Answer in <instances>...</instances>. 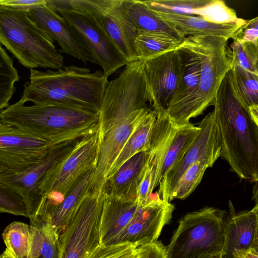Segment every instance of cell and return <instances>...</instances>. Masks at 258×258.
<instances>
[{"label": "cell", "mask_w": 258, "mask_h": 258, "mask_svg": "<svg viewBox=\"0 0 258 258\" xmlns=\"http://www.w3.org/2000/svg\"><path fill=\"white\" fill-rule=\"evenodd\" d=\"M231 69L221 84L212 111L221 143V157L240 178L258 181V126L235 90Z\"/></svg>", "instance_id": "obj_1"}, {"label": "cell", "mask_w": 258, "mask_h": 258, "mask_svg": "<svg viewBox=\"0 0 258 258\" xmlns=\"http://www.w3.org/2000/svg\"><path fill=\"white\" fill-rule=\"evenodd\" d=\"M103 72L72 64L56 71L30 69L22 103L54 105L99 112L108 82Z\"/></svg>", "instance_id": "obj_2"}, {"label": "cell", "mask_w": 258, "mask_h": 258, "mask_svg": "<svg viewBox=\"0 0 258 258\" xmlns=\"http://www.w3.org/2000/svg\"><path fill=\"white\" fill-rule=\"evenodd\" d=\"M99 112L19 101L0 111L7 124L55 144L83 137L98 125Z\"/></svg>", "instance_id": "obj_3"}, {"label": "cell", "mask_w": 258, "mask_h": 258, "mask_svg": "<svg viewBox=\"0 0 258 258\" xmlns=\"http://www.w3.org/2000/svg\"><path fill=\"white\" fill-rule=\"evenodd\" d=\"M201 61V74L198 88L187 100L167 112L177 127L190 122V118L203 114L213 105L217 93L226 74L233 67L228 39L213 36H188Z\"/></svg>", "instance_id": "obj_4"}, {"label": "cell", "mask_w": 258, "mask_h": 258, "mask_svg": "<svg viewBox=\"0 0 258 258\" xmlns=\"http://www.w3.org/2000/svg\"><path fill=\"white\" fill-rule=\"evenodd\" d=\"M54 41L29 17L27 11L0 7V43L24 67L59 70L62 55Z\"/></svg>", "instance_id": "obj_5"}, {"label": "cell", "mask_w": 258, "mask_h": 258, "mask_svg": "<svg viewBox=\"0 0 258 258\" xmlns=\"http://www.w3.org/2000/svg\"><path fill=\"white\" fill-rule=\"evenodd\" d=\"M227 214L211 207L186 214L166 247L167 258H200L222 252Z\"/></svg>", "instance_id": "obj_6"}, {"label": "cell", "mask_w": 258, "mask_h": 258, "mask_svg": "<svg viewBox=\"0 0 258 258\" xmlns=\"http://www.w3.org/2000/svg\"><path fill=\"white\" fill-rule=\"evenodd\" d=\"M99 143L98 124L47 171L39 185L41 196L58 194L66 197L88 171L96 169Z\"/></svg>", "instance_id": "obj_7"}, {"label": "cell", "mask_w": 258, "mask_h": 258, "mask_svg": "<svg viewBox=\"0 0 258 258\" xmlns=\"http://www.w3.org/2000/svg\"><path fill=\"white\" fill-rule=\"evenodd\" d=\"M104 199V189L96 188L85 198L75 217L59 235L60 258H87L100 245Z\"/></svg>", "instance_id": "obj_8"}, {"label": "cell", "mask_w": 258, "mask_h": 258, "mask_svg": "<svg viewBox=\"0 0 258 258\" xmlns=\"http://www.w3.org/2000/svg\"><path fill=\"white\" fill-rule=\"evenodd\" d=\"M47 5L70 22L106 77L128 63L90 14L70 7L66 1L47 0Z\"/></svg>", "instance_id": "obj_9"}, {"label": "cell", "mask_w": 258, "mask_h": 258, "mask_svg": "<svg viewBox=\"0 0 258 258\" xmlns=\"http://www.w3.org/2000/svg\"><path fill=\"white\" fill-rule=\"evenodd\" d=\"M68 5L90 14L128 62L139 60L135 46L138 31L128 17L123 0H69Z\"/></svg>", "instance_id": "obj_10"}, {"label": "cell", "mask_w": 258, "mask_h": 258, "mask_svg": "<svg viewBox=\"0 0 258 258\" xmlns=\"http://www.w3.org/2000/svg\"><path fill=\"white\" fill-rule=\"evenodd\" d=\"M201 130L180 160L165 175L159 184L158 192L163 201L172 200L173 191L185 171L199 160L207 161L211 167L221 155V143L213 112L200 122Z\"/></svg>", "instance_id": "obj_11"}, {"label": "cell", "mask_w": 258, "mask_h": 258, "mask_svg": "<svg viewBox=\"0 0 258 258\" xmlns=\"http://www.w3.org/2000/svg\"><path fill=\"white\" fill-rule=\"evenodd\" d=\"M56 145L1 123L0 173H12L27 168L42 159Z\"/></svg>", "instance_id": "obj_12"}, {"label": "cell", "mask_w": 258, "mask_h": 258, "mask_svg": "<svg viewBox=\"0 0 258 258\" xmlns=\"http://www.w3.org/2000/svg\"><path fill=\"white\" fill-rule=\"evenodd\" d=\"M141 60L150 105L156 112L167 111L178 85L179 63L176 49Z\"/></svg>", "instance_id": "obj_13"}, {"label": "cell", "mask_w": 258, "mask_h": 258, "mask_svg": "<svg viewBox=\"0 0 258 258\" xmlns=\"http://www.w3.org/2000/svg\"><path fill=\"white\" fill-rule=\"evenodd\" d=\"M81 138L56 145L42 159L23 170L0 173V183L15 190L23 197L28 218L34 214L41 201L42 196L39 185L43 178L57 161L73 149Z\"/></svg>", "instance_id": "obj_14"}, {"label": "cell", "mask_w": 258, "mask_h": 258, "mask_svg": "<svg viewBox=\"0 0 258 258\" xmlns=\"http://www.w3.org/2000/svg\"><path fill=\"white\" fill-rule=\"evenodd\" d=\"M174 210L173 205L156 194L148 204L139 207L111 245L129 243L139 247L157 241L164 226L170 222Z\"/></svg>", "instance_id": "obj_15"}, {"label": "cell", "mask_w": 258, "mask_h": 258, "mask_svg": "<svg viewBox=\"0 0 258 258\" xmlns=\"http://www.w3.org/2000/svg\"><path fill=\"white\" fill-rule=\"evenodd\" d=\"M29 17L60 47L59 52L82 61H96L70 22L47 5L27 11Z\"/></svg>", "instance_id": "obj_16"}, {"label": "cell", "mask_w": 258, "mask_h": 258, "mask_svg": "<svg viewBox=\"0 0 258 258\" xmlns=\"http://www.w3.org/2000/svg\"><path fill=\"white\" fill-rule=\"evenodd\" d=\"M153 109L150 105L139 109L116 126L99 133V154L93 179L94 188H103L108 173L122 149L139 124Z\"/></svg>", "instance_id": "obj_17"}, {"label": "cell", "mask_w": 258, "mask_h": 258, "mask_svg": "<svg viewBox=\"0 0 258 258\" xmlns=\"http://www.w3.org/2000/svg\"><path fill=\"white\" fill-rule=\"evenodd\" d=\"M156 115L148 150L150 156L147 168L138 192L137 200L141 206L148 203L152 191L160 184L159 177L163 158L177 127L166 111L156 112Z\"/></svg>", "instance_id": "obj_18"}, {"label": "cell", "mask_w": 258, "mask_h": 258, "mask_svg": "<svg viewBox=\"0 0 258 258\" xmlns=\"http://www.w3.org/2000/svg\"><path fill=\"white\" fill-rule=\"evenodd\" d=\"M149 156L148 151H141L126 161L107 179L103 187L105 192L126 199H137Z\"/></svg>", "instance_id": "obj_19"}, {"label": "cell", "mask_w": 258, "mask_h": 258, "mask_svg": "<svg viewBox=\"0 0 258 258\" xmlns=\"http://www.w3.org/2000/svg\"><path fill=\"white\" fill-rule=\"evenodd\" d=\"M232 206L225 220L222 258H234L235 250L255 249L256 244V214L252 210L236 213Z\"/></svg>", "instance_id": "obj_20"}, {"label": "cell", "mask_w": 258, "mask_h": 258, "mask_svg": "<svg viewBox=\"0 0 258 258\" xmlns=\"http://www.w3.org/2000/svg\"><path fill=\"white\" fill-rule=\"evenodd\" d=\"M140 207L137 199H126L105 192L100 228V245H110Z\"/></svg>", "instance_id": "obj_21"}, {"label": "cell", "mask_w": 258, "mask_h": 258, "mask_svg": "<svg viewBox=\"0 0 258 258\" xmlns=\"http://www.w3.org/2000/svg\"><path fill=\"white\" fill-rule=\"evenodd\" d=\"M153 12L161 19L175 27L185 37L186 36H213L233 39L246 21L242 19L237 22L220 23L199 16Z\"/></svg>", "instance_id": "obj_22"}, {"label": "cell", "mask_w": 258, "mask_h": 258, "mask_svg": "<svg viewBox=\"0 0 258 258\" xmlns=\"http://www.w3.org/2000/svg\"><path fill=\"white\" fill-rule=\"evenodd\" d=\"M176 50L179 63L178 85L167 112L174 109L192 95L198 88L201 74L200 58L187 37Z\"/></svg>", "instance_id": "obj_23"}, {"label": "cell", "mask_w": 258, "mask_h": 258, "mask_svg": "<svg viewBox=\"0 0 258 258\" xmlns=\"http://www.w3.org/2000/svg\"><path fill=\"white\" fill-rule=\"evenodd\" d=\"M30 221V242L26 258H60L59 233L49 216L34 214Z\"/></svg>", "instance_id": "obj_24"}, {"label": "cell", "mask_w": 258, "mask_h": 258, "mask_svg": "<svg viewBox=\"0 0 258 258\" xmlns=\"http://www.w3.org/2000/svg\"><path fill=\"white\" fill-rule=\"evenodd\" d=\"M123 4L128 17L137 31L165 33L180 39L185 38L175 27L155 14L143 1L123 0Z\"/></svg>", "instance_id": "obj_25"}, {"label": "cell", "mask_w": 258, "mask_h": 258, "mask_svg": "<svg viewBox=\"0 0 258 258\" xmlns=\"http://www.w3.org/2000/svg\"><path fill=\"white\" fill-rule=\"evenodd\" d=\"M95 170H91L82 177L53 214L52 222L59 235L75 217L85 198L94 189L93 179Z\"/></svg>", "instance_id": "obj_26"}, {"label": "cell", "mask_w": 258, "mask_h": 258, "mask_svg": "<svg viewBox=\"0 0 258 258\" xmlns=\"http://www.w3.org/2000/svg\"><path fill=\"white\" fill-rule=\"evenodd\" d=\"M156 116V112L153 109L139 124L112 166L106 180L126 161L136 154L141 151L148 150L151 134Z\"/></svg>", "instance_id": "obj_27"}, {"label": "cell", "mask_w": 258, "mask_h": 258, "mask_svg": "<svg viewBox=\"0 0 258 258\" xmlns=\"http://www.w3.org/2000/svg\"><path fill=\"white\" fill-rule=\"evenodd\" d=\"M184 39L178 38L168 33L138 31L135 46L139 60L174 50L181 45Z\"/></svg>", "instance_id": "obj_28"}, {"label": "cell", "mask_w": 258, "mask_h": 258, "mask_svg": "<svg viewBox=\"0 0 258 258\" xmlns=\"http://www.w3.org/2000/svg\"><path fill=\"white\" fill-rule=\"evenodd\" d=\"M201 128L190 122L177 127L164 155L160 171L159 180L180 160L197 136Z\"/></svg>", "instance_id": "obj_29"}, {"label": "cell", "mask_w": 258, "mask_h": 258, "mask_svg": "<svg viewBox=\"0 0 258 258\" xmlns=\"http://www.w3.org/2000/svg\"><path fill=\"white\" fill-rule=\"evenodd\" d=\"M2 237L7 249L15 258H26L29 249L30 226L18 221L8 225Z\"/></svg>", "instance_id": "obj_30"}, {"label": "cell", "mask_w": 258, "mask_h": 258, "mask_svg": "<svg viewBox=\"0 0 258 258\" xmlns=\"http://www.w3.org/2000/svg\"><path fill=\"white\" fill-rule=\"evenodd\" d=\"M233 84L240 99L249 108L258 106V76L237 64L232 68Z\"/></svg>", "instance_id": "obj_31"}, {"label": "cell", "mask_w": 258, "mask_h": 258, "mask_svg": "<svg viewBox=\"0 0 258 258\" xmlns=\"http://www.w3.org/2000/svg\"><path fill=\"white\" fill-rule=\"evenodd\" d=\"M20 77L14 67L13 60L2 45L0 46V111L10 105L16 88L14 84Z\"/></svg>", "instance_id": "obj_32"}, {"label": "cell", "mask_w": 258, "mask_h": 258, "mask_svg": "<svg viewBox=\"0 0 258 258\" xmlns=\"http://www.w3.org/2000/svg\"><path fill=\"white\" fill-rule=\"evenodd\" d=\"M211 167L206 160H199L191 165L183 173L177 182L172 194V200L184 199L195 190L200 183L206 170Z\"/></svg>", "instance_id": "obj_33"}, {"label": "cell", "mask_w": 258, "mask_h": 258, "mask_svg": "<svg viewBox=\"0 0 258 258\" xmlns=\"http://www.w3.org/2000/svg\"><path fill=\"white\" fill-rule=\"evenodd\" d=\"M230 48L233 64L258 76V45L250 42L233 39Z\"/></svg>", "instance_id": "obj_34"}, {"label": "cell", "mask_w": 258, "mask_h": 258, "mask_svg": "<svg viewBox=\"0 0 258 258\" xmlns=\"http://www.w3.org/2000/svg\"><path fill=\"white\" fill-rule=\"evenodd\" d=\"M0 212L29 217L23 197L9 186L0 183Z\"/></svg>", "instance_id": "obj_35"}, {"label": "cell", "mask_w": 258, "mask_h": 258, "mask_svg": "<svg viewBox=\"0 0 258 258\" xmlns=\"http://www.w3.org/2000/svg\"><path fill=\"white\" fill-rule=\"evenodd\" d=\"M138 248L137 246L129 243L99 245L87 258H138Z\"/></svg>", "instance_id": "obj_36"}, {"label": "cell", "mask_w": 258, "mask_h": 258, "mask_svg": "<svg viewBox=\"0 0 258 258\" xmlns=\"http://www.w3.org/2000/svg\"><path fill=\"white\" fill-rule=\"evenodd\" d=\"M138 250V258H167L166 247L157 240L140 246Z\"/></svg>", "instance_id": "obj_37"}, {"label": "cell", "mask_w": 258, "mask_h": 258, "mask_svg": "<svg viewBox=\"0 0 258 258\" xmlns=\"http://www.w3.org/2000/svg\"><path fill=\"white\" fill-rule=\"evenodd\" d=\"M47 4V0H0V7L25 11Z\"/></svg>", "instance_id": "obj_38"}, {"label": "cell", "mask_w": 258, "mask_h": 258, "mask_svg": "<svg viewBox=\"0 0 258 258\" xmlns=\"http://www.w3.org/2000/svg\"><path fill=\"white\" fill-rule=\"evenodd\" d=\"M233 39L252 42L258 45V30L254 28L243 29L241 27Z\"/></svg>", "instance_id": "obj_39"}, {"label": "cell", "mask_w": 258, "mask_h": 258, "mask_svg": "<svg viewBox=\"0 0 258 258\" xmlns=\"http://www.w3.org/2000/svg\"><path fill=\"white\" fill-rule=\"evenodd\" d=\"M234 258H258V252L253 248L248 250H235Z\"/></svg>", "instance_id": "obj_40"}, {"label": "cell", "mask_w": 258, "mask_h": 258, "mask_svg": "<svg viewBox=\"0 0 258 258\" xmlns=\"http://www.w3.org/2000/svg\"><path fill=\"white\" fill-rule=\"evenodd\" d=\"M243 29L254 28L258 30V16L249 20H246L241 27Z\"/></svg>", "instance_id": "obj_41"}, {"label": "cell", "mask_w": 258, "mask_h": 258, "mask_svg": "<svg viewBox=\"0 0 258 258\" xmlns=\"http://www.w3.org/2000/svg\"><path fill=\"white\" fill-rule=\"evenodd\" d=\"M248 109L252 118L258 126V106H252Z\"/></svg>", "instance_id": "obj_42"}, {"label": "cell", "mask_w": 258, "mask_h": 258, "mask_svg": "<svg viewBox=\"0 0 258 258\" xmlns=\"http://www.w3.org/2000/svg\"><path fill=\"white\" fill-rule=\"evenodd\" d=\"M255 213L257 219V228H256V244L255 250L258 252V199L256 201V204L254 208L252 209Z\"/></svg>", "instance_id": "obj_43"}, {"label": "cell", "mask_w": 258, "mask_h": 258, "mask_svg": "<svg viewBox=\"0 0 258 258\" xmlns=\"http://www.w3.org/2000/svg\"><path fill=\"white\" fill-rule=\"evenodd\" d=\"M1 258H15V257L7 249L3 252L1 255Z\"/></svg>", "instance_id": "obj_44"}, {"label": "cell", "mask_w": 258, "mask_h": 258, "mask_svg": "<svg viewBox=\"0 0 258 258\" xmlns=\"http://www.w3.org/2000/svg\"><path fill=\"white\" fill-rule=\"evenodd\" d=\"M200 258H222L221 252L208 254L205 256H203Z\"/></svg>", "instance_id": "obj_45"}, {"label": "cell", "mask_w": 258, "mask_h": 258, "mask_svg": "<svg viewBox=\"0 0 258 258\" xmlns=\"http://www.w3.org/2000/svg\"><path fill=\"white\" fill-rule=\"evenodd\" d=\"M0 258H1V257H0Z\"/></svg>", "instance_id": "obj_46"}]
</instances>
